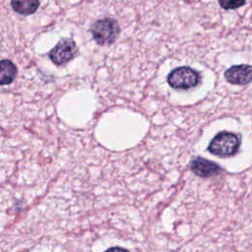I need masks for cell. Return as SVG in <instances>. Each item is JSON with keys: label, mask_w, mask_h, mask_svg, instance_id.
<instances>
[{"label": "cell", "mask_w": 252, "mask_h": 252, "mask_svg": "<svg viewBox=\"0 0 252 252\" xmlns=\"http://www.w3.org/2000/svg\"><path fill=\"white\" fill-rule=\"evenodd\" d=\"M240 146L239 137L231 132H220L210 142L208 151L218 157L226 158L235 155Z\"/></svg>", "instance_id": "6da1fadb"}, {"label": "cell", "mask_w": 252, "mask_h": 252, "mask_svg": "<svg viewBox=\"0 0 252 252\" xmlns=\"http://www.w3.org/2000/svg\"><path fill=\"white\" fill-rule=\"evenodd\" d=\"M120 29L117 22L111 18H105L94 22L91 28V33L94 41L99 45H108L115 41Z\"/></svg>", "instance_id": "7a4b0ae2"}, {"label": "cell", "mask_w": 252, "mask_h": 252, "mask_svg": "<svg viewBox=\"0 0 252 252\" xmlns=\"http://www.w3.org/2000/svg\"><path fill=\"white\" fill-rule=\"evenodd\" d=\"M200 81V74L187 66L175 68L167 76V83L173 89L187 90L196 87Z\"/></svg>", "instance_id": "3957f363"}, {"label": "cell", "mask_w": 252, "mask_h": 252, "mask_svg": "<svg viewBox=\"0 0 252 252\" xmlns=\"http://www.w3.org/2000/svg\"><path fill=\"white\" fill-rule=\"evenodd\" d=\"M77 45L72 38H62L50 50L48 56L56 65H63L71 61L77 54Z\"/></svg>", "instance_id": "277c9868"}, {"label": "cell", "mask_w": 252, "mask_h": 252, "mask_svg": "<svg viewBox=\"0 0 252 252\" xmlns=\"http://www.w3.org/2000/svg\"><path fill=\"white\" fill-rule=\"evenodd\" d=\"M225 80L232 85L245 86L252 82V65H234L224 72Z\"/></svg>", "instance_id": "5b68a950"}, {"label": "cell", "mask_w": 252, "mask_h": 252, "mask_svg": "<svg viewBox=\"0 0 252 252\" xmlns=\"http://www.w3.org/2000/svg\"><path fill=\"white\" fill-rule=\"evenodd\" d=\"M190 169L200 177H211L220 174L222 171L221 167L218 163L201 157H197L192 159Z\"/></svg>", "instance_id": "8992f818"}, {"label": "cell", "mask_w": 252, "mask_h": 252, "mask_svg": "<svg viewBox=\"0 0 252 252\" xmlns=\"http://www.w3.org/2000/svg\"><path fill=\"white\" fill-rule=\"evenodd\" d=\"M0 84L1 86L11 84L17 75V68L15 64L8 60L3 59L0 63Z\"/></svg>", "instance_id": "52a82bcc"}, {"label": "cell", "mask_w": 252, "mask_h": 252, "mask_svg": "<svg viewBox=\"0 0 252 252\" xmlns=\"http://www.w3.org/2000/svg\"><path fill=\"white\" fill-rule=\"evenodd\" d=\"M11 6L14 11L21 15H31L34 13L38 6L39 2L36 0H27V1H11Z\"/></svg>", "instance_id": "ba28073f"}, {"label": "cell", "mask_w": 252, "mask_h": 252, "mask_svg": "<svg viewBox=\"0 0 252 252\" xmlns=\"http://www.w3.org/2000/svg\"><path fill=\"white\" fill-rule=\"evenodd\" d=\"M219 4L221 8L225 10H231V9H237L243 5L246 4L245 1H220Z\"/></svg>", "instance_id": "9c48e42d"}, {"label": "cell", "mask_w": 252, "mask_h": 252, "mask_svg": "<svg viewBox=\"0 0 252 252\" xmlns=\"http://www.w3.org/2000/svg\"><path fill=\"white\" fill-rule=\"evenodd\" d=\"M104 252H129L127 249H124L122 247H111L105 250Z\"/></svg>", "instance_id": "30bf717a"}]
</instances>
